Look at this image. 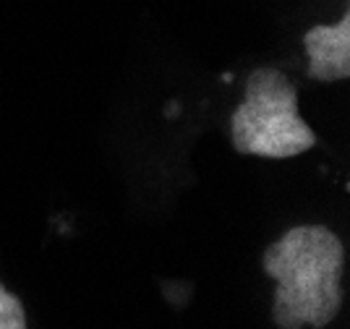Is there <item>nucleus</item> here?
Masks as SVG:
<instances>
[{
    "label": "nucleus",
    "instance_id": "f257e3e1",
    "mask_svg": "<svg viewBox=\"0 0 350 329\" xmlns=\"http://www.w3.org/2000/svg\"><path fill=\"white\" fill-rule=\"evenodd\" d=\"M264 272L278 280L272 321L280 329H321L342 306L345 248L324 225H298L264 251Z\"/></svg>",
    "mask_w": 350,
    "mask_h": 329
},
{
    "label": "nucleus",
    "instance_id": "f03ea898",
    "mask_svg": "<svg viewBox=\"0 0 350 329\" xmlns=\"http://www.w3.org/2000/svg\"><path fill=\"white\" fill-rule=\"evenodd\" d=\"M238 155L288 159L317 144L314 131L298 115V94L278 68H256L246 81V97L230 118Z\"/></svg>",
    "mask_w": 350,
    "mask_h": 329
},
{
    "label": "nucleus",
    "instance_id": "7ed1b4c3",
    "mask_svg": "<svg viewBox=\"0 0 350 329\" xmlns=\"http://www.w3.org/2000/svg\"><path fill=\"white\" fill-rule=\"evenodd\" d=\"M308 76L317 81H342L350 76V14L332 27H314L304 37Z\"/></svg>",
    "mask_w": 350,
    "mask_h": 329
},
{
    "label": "nucleus",
    "instance_id": "20e7f679",
    "mask_svg": "<svg viewBox=\"0 0 350 329\" xmlns=\"http://www.w3.org/2000/svg\"><path fill=\"white\" fill-rule=\"evenodd\" d=\"M0 329H27L24 306L3 285H0Z\"/></svg>",
    "mask_w": 350,
    "mask_h": 329
}]
</instances>
